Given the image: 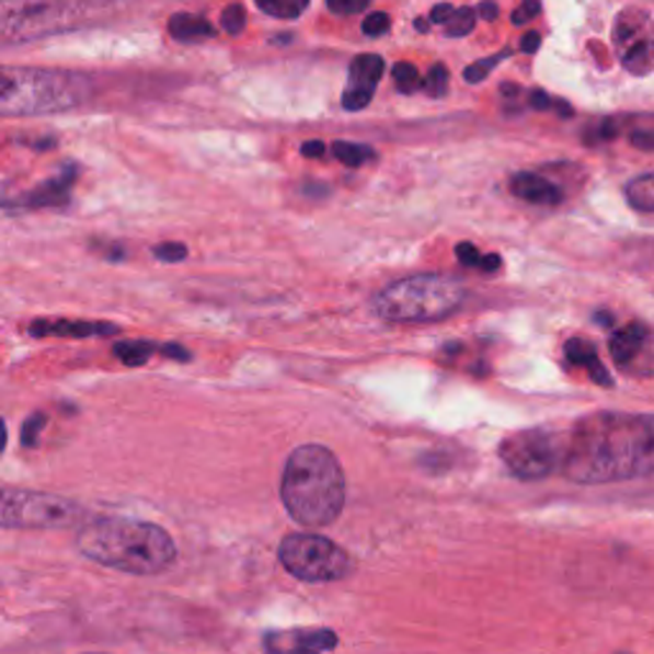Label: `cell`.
Wrapping results in <instances>:
<instances>
[{
    "label": "cell",
    "instance_id": "1",
    "mask_svg": "<svg viewBox=\"0 0 654 654\" xmlns=\"http://www.w3.org/2000/svg\"><path fill=\"white\" fill-rule=\"evenodd\" d=\"M563 471L586 486L654 473V417L606 412L578 422L567 437Z\"/></svg>",
    "mask_w": 654,
    "mask_h": 654
},
{
    "label": "cell",
    "instance_id": "2",
    "mask_svg": "<svg viewBox=\"0 0 654 654\" xmlns=\"http://www.w3.org/2000/svg\"><path fill=\"white\" fill-rule=\"evenodd\" d=\"M77 548L92 563L128 575H159L176 560V544L164 527L141 519H92L77 535Z\"/></svg>",
    "mask_w": 654,
    "mask_h": 654
},
{
    "label": "cell",
    "instance_id": "3",
    "mask_svg": "<svg viewBox=\"0 0 654 654\" xmlns=\"http://www.w3.org/2000/svg\"><path fill=\"white\" fill-rule=\"evenodd\" d=\"M282 504L302 527H328L345 506V473L325 445H299L282 473Z\"/></svg>",
    "mask_w": 654,
    "mask_h": 654
},
{
    "label": "cell",
    "instance_id": "4",
    "mask_svg": "<svg viewBox=\"0 0 654 654\" xmlns=\"http://www.w3.org/2000/svg\"><path fill=\"white\" fill-rule=\"evenodd\" d=\"M90 97L82 74L0 65V115H46L80 107Z\"/></svg>",
    "mask_w": 654,
    "mask_h": 654
},
{
    "label": "cell",
    "instance_id": "5",
    "mask_svg": "<svg viewBox=\"0 0 654 654\" xmlns=\"http://www.w3.org/2000/svg\"><path fill=\"white\" fill-rule=\"evenodd\" d=\"M466 302L463 284L440 274H420L389 284L374 297V312L389 322H437Z\"/></svg>",
    "mask_w": 654,
    "mask_h": 654
},
{
    "label": "cell",
    "instance_id": "6",
    "mask_svg": "<svg viewBox=\"0 0 654 654\" xmlns=\"http://www.w3.org/2000/svg\"><path fill=\"white\" fill-rule=\"evenodd\" d=\"M113 0H0V44H21L59 34Z\"/></svg>",
    "mask_w": 654,
    "mask_h": 654
},
{
    "label": "cell",
    "instance_id": "7",
    "mask_svg": "<svg viewBox=\"0 0 654 654\" xmlns=\"http://www.w3.org/2000/svg\"><path fill=\"white\" fill-rule=\"evenodd\" d=\"M82 506L65 496L0 486V529H61L82 519Z\"/></svg>",
    "mask_w": 654,
    "mask_h": 654
},
{
    "label": "cell",
    "instance_id": "8",
    "mask_svg": "<svg viewBox=\"0 0 654 654\" xmlns=\"http://www.w3.org/2000/svg\"><path fill=\"white\" fill-rule=\"evenodd\" d=\"M279 563L305 583H333L351 573L348 552L322 535H287L279 544Z\"/></svg>",
    "mask_w": 654,
    "mask_h": 654
},
{
    "label": "cell",
    "instance_id": "9",
    "mask_svg": "<svg viewBox=\"0 0 654 654\" xmlns=\"http://www.w3.org/2000/svg\"><path fill=\"white\" fill-rule=\"evenodd\" d=\"M567 437L555 429H521L498 445V458L521 481H540L563 468Z\"/></svg>",
    "mask_w": 654,
    "mask_h": 654
},
{
    "label": "cell",
    "instance_id": "10",
    "mask_svg": "<svg viewBox=\"0 0 654 654\" xmlns=\"http://www.w3.org/2000/svg\"><path fill=\"white\" fill-rule=\"evenodd\" d=\"M613 49L627 72L654 74V21L644 8L629 5L613 21Z\"/></svg>",
    "mask_w": 654,
    "mask_h": 654
},
{
    "label": "cell",
    "instance_id": "11",
    "mask_svg": "<svg viewBox=\"0 0 654 654\" xmlns=\"http://www.w3.org/2000/svg\"><path fill=\"white\" fill-rule=\"evenodd\" d=\"M261 647L266 654H328L337 647V634L318 627L276 629L264 634Z\"/></svg>",
    "mask_w": 654,
    "mask_h": 654
},
{
    "label": "cell",
    "instance_id": "12",
    "mask_svg": "<svg viewBox=\"0 0 654 654\" xmlns=\"http://www.w3.org/2000/svg\"><path fill=\"white\" fill-rule=\"evenodd\" d=\"M383 74V59L379 54H360L351 61V80L343 92L345 111H364L374 100V90Z\"/></svg>",
    "mask_w": 654,
    "mask_h": 654
},
{
    "label": "cell",
    "instance_id": "13",
    "mask_svg": "<svg viewBox=\"0 0 654 654\" xmlns=\"http://www.w3.org/2000/svg\"><path fill=\"white\" fill-rule=\"evenodd\" d=\"M77 180V169L74 167H65L57 176H51V180H46L34 187L31 192H26L19 203H11L8 207H57V205H65L69 199V190H72V184Z\"/></svg>",
    "mask_w": 654,
    "mask_h": 654
},
{
    "label": "cell",
    "instance_id": "14",
    "mask_svg": "<svg viewBox=\"0 0 654 654\" xmlns=\"http://www.w3.org/2000/svg\"><path fill=\"white\" fill-rule=\"evenodd\" d=\"M31 335L34 337H44V335H61V337H111L118 335V325L113 322H69V320H59V322H44L38 320L31 325Z\"/></svg>",
    "mask_w": 654,
    "mask_h": 654
},
{
    "label": "cell",
    "instance_id": "15",
    "mask_svg": "<svg viewBox=\"0 0 654 654\" xmlns=\"http://www.w3.org/2000/svg\"><path fill=\"white\" fill-rule=\"evenodd\" d=\"M512 192L519 199H525V203H532V205L560 203V190L540 174H529V172L517 174L512 180Z\"/></svg>",
    "mask_w": 654,
    "mask_h": 654
},
{
    "label": "cell",
    "instance_id": "16",
    "mask_svg": "<svg viewBox=\"0 0 654 654\" xmlns=\"http://www.w3.org/2000/svg\"><path fill=\"white\" fill-rule=\"evenodd\" d=\"M644 341H647V328L640 325V322H632V325L617 330L609 343L613 360H617L619 366H627L629 360L642 351Z\"/></svg>",
    "mask_w": 654,
    "mask_h": 654
},
{
    "label": "cell",
    "instance_id": "17",
    "mask_svg": "<svg viewBox=\"0 0 654 654\" xmlns=\"http://www.w3.org/2000/svg\"><path fill=\"white\" fill-rule=\"evenodd\" d=\"M169 34L176 42H199V38H213L215 28L210 21L199 19V15L192 13H174L169 19Z\"/></svg>",
    "mask_w": 654,
    "mask_h": 654
},
{
    "label": "cell",
    "instance_id": "18",
    "mask_svg": "<svg viewBox=\"0 0 654 654\" xmlns=\"http://www.w3.org/2000/svg\"><path fill=\"white\" fill-rule=\"evenodd\" d=\"M627 203L636 213H654V172L636 176L627 184Z\"/></svg>",
    "mask_w": 654,
    "mask_h": 654
},
{
    "label": "cell",
    "instance_id": "19",
    "mask_svg": "<svg viewBox=\"0 0 654 654\" xmlns=\"http://www.w3.org/2000/svg\"><path fill=\"white\" fill-rule=\"evenodd\" d=\"M256 5L266 15H274V19L295 21L307 11L310 0H256Z\"/></svg>",
    "mask_w": 654,
    "mask_h": 654
},
{
    "label": "cell",
    "instance_id": "20",
    "mask_svg": "<svg viewBox=\"0 0 654 654\" xmlns=\"http://www.w3.org/2000/svg\"><path fill=\"white\" fill-rule=\"evenodd\" d=\"M157 351V345L149 341H128L115 343V356H118L126 366H144L151 358V353Z\"/></svg>",
    "mask_w": 654,
    "mask_h": 654
},
{
    "label": "cell",
    "instance_id": "21",
    "mask_svg": "<svg viewBox=\"0 0 654 654\" xmlns=\"http://www.w3.org/2000/svg\"><path fill=\"white\" fill-rule=\"evenodd\" d=\"M333 153L337 161H343L345 167H353V169L366 164L368 159H374V149H368V146H360V144H351V141H335Z\"/></svg>",
    "mask_w": 654,
    "mask_h": 654
},
{
    "label": "cell",
    "instance_id": "22",
    "mask_svg": "<svg viewBox=\"0 0 654 654\" xmlns=\"http://www.w3.org/2000/svg\"><path fill=\"white\" fill-rule=\"evenodd\" d=\"M565 356H567V360H571L573 366L590 368L594 364H598L594 343L583 341V337H571V341L565 343Z\"/></svg>",
    "mask_w": 654,
    "mask_h": 654
},
{
    "label": "cell",
    "instance_id": "23",
    "mask_svg": "<svg viewBox=\"0 0 654 654\" xmlns=\"http://www.w3.org/2000/svg\"><path fill=\"white\" fill-rule=\"evenodd\" d=\"M394 82L399 92H404V95H410V92L422 88V77L417 72V67L410 65V61H399V65H394Z\"/></svg>",
    "mask_w": 654,
    "mask_h": 654
},
{
    "label": "cell",
    "instance_id": "24",
    "mask_svg": "<svg viewBox=\"0 0 654 654\" xmlns=\"http://www.w3.org/2000/svg\"><path fill=\"white\" fill-rule=\"evenodd\" d=\"M473 26H475V11L473 8H456V13H452V19L445 23V34L448 36H466V34H471L473 31Z\"/></svg>",
    "mask_w": 654,
    "mask_h": 654
},
{
    "label": "cell",
    "instance_id": "25",
    "mask_svg": "<svg viewBox=\"0 0 654 654\" xmlns=\"http://www.w3.org/2000/svg\"><path fill=\"white\" fill-rule=\"evenodd\" d=\"M509 49L506 51H502V54H494V57H486V59H481V61H475V65H471L466 69V82H481V80H486L489 77V72L491 69H494L498 61H504L506 57H509Z\"/></svg>",
    "mask_w": 654,
    "mask_h": 654
},
{
    "label": "cell",
    "instance_id": "26",
    "mask_svg": "<svg viewBox=\"0 0 654 654\" xmlns=\"http://www.w3.org/2000/svg\"><path fill=\"white\" fill-rule=\"evenodd\" d=\"M422 84H425L427 95L443 97L445 92H448V69H445V65H435L433 69H429L425 82Z\"/></svg>",
    "mask_w": 654,
    "mask_h": 654
},
{
    "label": "cell",
    "instance_id": "27",
    "mask_svg": "<svg viewBox=\"0 0 654 654\" xmlns=\"http://www.w3.org/2000/svg\"><path fill=\"white\" fill-rule=\"evenodd\" d=\"M220 23H222V28L228 31V34H241V31L245 28L243 5H228L220 15Z\"/></svg>",
    "mask_w": 654,
    "mask_h": 654
},
{
    "label": "cell",
    "instance_id": "28",
    "mask_svg": "<svg viewBox=\"0 0 654 654\" xmlns=\"http://www.w3.org/2000/svg\"><path fill=\"white\" fill-rule=\"evenodd\" d=\"M153 259L164 261V264H180L187 259V245L184 243H161L153 249Z\"/></svg>",
    "mask_w": 654,
    "mask_h": 654
},
{
    "label": "cell",
    "instance_id": "29",
    "mask_svg": "<svg viewBox=\"0 0 654 654\" xmlns=\"http://www.w3.org/2000/svg\"><path fill=\"white\" fill-rule=\"evenodd\" d=\"M46 425V417L44 414H34V417L26 420V425L21 429V443L26 445V448H34L38 443V433H42V427Z\"/></svg>",
    "mask_w": 654,
    "mask_h": 654
},
{
    "label": "cell",
    "instance_id": "30",
    "mask_svg": "<svg viewBox=\"0 0 654 654\" xmlns=\"http://www.w3.org/2000/svg\"><path fill=\"white\" fill-rule=\"evenodd\" d=\"M389 26H391V19L387 13H371L364 21V34L366 36H381V34H387Z\"/></svg>",
    "mask_w": 654,
    "mask_h": 654
},
{
    "label": "cell",
    "instance_id": "31",
    "mask_svg": "<svg viewBox=\"0 0 654 654\" xmlns=\"http://www.w3.org/2000/svg\"><path fill=\"white\" fill-rule=\"evenodd\" d=\"M368 3H371V0H328V8L333 13L353 15V13H358V11H364V8H368Z\"/></svg>",
    "mask_w": 654,
    "mask_h": 654
},
{
    "label": "cell",
    "instance_id": "32",
    "mask_svg": "<svg viewBox=\"0 0 654 654\" xmlns=\"http://www.w3.org/2000/svg\"><path fill=\"white\" fill-rule=\"evenodd\" d=\"M537 13H540V0H525V3H521V5L517 8V11H514L512 21L517 23V26H521V23L532 21Z\"/></svg>",
    "mask_w": 654,
    "mask_h": 654
},
{
    "label": "cell",
    "instance_id": "33",
    "mask_svg": "<svg viewBox=\"0 0 654 654\" xmlns=\"http://www.w3.org/2000/svg\"><path fill=\"white\" fill-rule=\"evenodd\" d=\"M456 253H458V261H460V264L479 268V264H481V253L475 251V245H471V243H460L458 249H456Z\"/></svg>",
    "mask_w": 654,
    "mask_h": 654
},
{
    "label": "cell",
    "instance_id": "34",
    "mask_svg": "<svg viewBox=\"0 0 654 654\" xmlns=\"http://www.w3.org/2000/svg\"><path fill=\"white\" fill-rule=\"evenodd\" d=\"M452 13H456V8L450 3H437L433 8V13H429V21L433 23H448L452 19Z\"/></svg>",
    "mask_w": 654,
    "mask_h": 654
},
{
    "label": "cell",
    "instance_id": "35",
    "mask_svg": "<svg viewBox=\"0 0 654 654\" xmlns=\"http://www.w3.org/2000/svg\"><path fill=\"white\" fill-rule=\"evenodd\" d=\"M632 144L636 146V149L652 151L654 149V134H652V130H634Z\"/></svg>",
    "mask_w": 654,
    "mask_h": 654
},
{
    "label": "cell",
    "instance_id": "36",
    "mask_svg": "<svg viewBox=\"0 0 654 654\" xmlns=\"http://www.w3.org/2000/svg\"><path fill=\"white\" fill-rule=\"evenodd\" d=\"M159 351H161V353H164V356H167V358L182 360V364H184V360H190V358H192V353H190L187 348H182V345H172V343H169V345H161V348H159Z\"/></svg>",
    "mask_w": 654,
    "mask_h": 654
},
{
    "label": "cell",
    "instance_id": "37",
    "mask_svg": "<svg viewBox=\"0 0 654 654\" xmlns=\"http://www.w3.org/2000/svg\"><path fill=\"white\" fill-rule=\"evenodd\" d=\"M529 105H532L535 111H550L552 100L544 95L542 90H532V95H529Z\"/></svg>",
    "mask_w": 654,
    "mask_h": 654
},
{
    "label": "cell",
    "instance_id": "38",
    "mask_svg": "<svg viewBox=\"0 0 654 654\" xmlns=\"http://www.w3.org/2000/svg\"><path fill=\"white\" fill-rule=\"evenodd\" d=\"M479 268L483 274H494V272H498V268H502V259H498L496 253H489V256H481Z\"/></svg>",
    "mask_w": 654,
    "mask_h": 654
},
{
    "label": "cell",
    "instance_id": "39",
    "mask_svg": "<svg viewBox=\"0 0 654 654\" xmlns=\"http://www.w3.org/2000/svg\"><path fill=\"white\" fill-rule=\"evenodd\" d=\"M540 44H542L540 34H537V31H529V34H525V38H521V51L535 54L537 49H540Z\"/></svg>",
    "mask_w": 654,
    "mask_h": 654
},
{
    "label": "cell",
    "instance_id": "40",
    "mask_svg": "<svg viewBox=\"0 0 654 654\" xmlns=\"http://www.w3.org/2000/svg\"><path fill=\"white\" fill-rule=\"evenodd\" d=\"M302 153L307 159L325 157V144H322V141H307V144H302Z\"/></svg>",
    "mask_w": 654,
    "mask_h": 654
},
{
    "label": "cell",
    "instance_id": "41",
    "mask_svg": "<svg viewBox=\"0 0 654 654\" xmlns=\"http://www.w3.org/2000/svg\"><path fill=\"white\" fill-rule=\"evenodd\" d=\"M479 13H481V19L494 21L496 15H498V5H496V3H491V0H483V3L479 5Z\"/></svg>",
    "mask_w": 654,
    "mask_h": 654
},
{
    "label": "cell",
    "instance_id": "42",
    "mask_svg": "<svg viewBox=\"0 0 654 654\" xmlns=\"http://www.w3.org/2000/svg\"><path fill=\"white\" fill-rule=\"evenodd\" d=\"M596 322L601 328H613V325H617V318H613V314H609V312H598Z\"/></svg>",
    "mask_w": 654,
    "mask_h": 654
},
{
    "label": "cell",
    "instance_id": "43",
    "mask_svg": "<svg viewBox=\"0 0 654 654\" xmlns=\"http://www.w3.org/2000/svg\"><path fill=\"white\" fill-rule=\"evenodd\" d=\"M5 443H8V429H5V422L0 420V452L5 450Z\"/></svg>",
    "mask_w": 654,
    "mask_h": 654
},
{
    "label": "cell",
    "instance_id": "44",
    "mask_svg": "<svg viewBox=\"0 0 654 654\" xmlns=\"http://www.w3.org/2000/svg\"><path fill=\"white\" fill-rule=\"evenodd\" d=\"M414 26H417V31H427V28H429V23H427V21H422V19H417V21H414Z\"/></svg>",
    "mask_w": 654,
    "mask_h": 654
}]
</instances>
